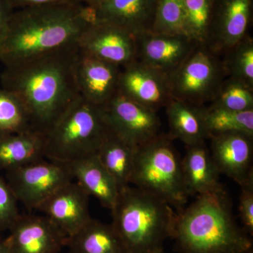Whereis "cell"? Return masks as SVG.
I'll return each instance as SVG.
<instances>
[{
	"label": "cell",
	"instance_id": "1",
	"mask_svg": "<svg viewBox=\"0 0 253 253\" xmlns=\"http://www.w3.org/2000/svg\"><path fill=\"white\" fill-rule=\"evenodd\" d=\"M78 45L6 67L0 76L3 89L17 96L32 129L45 135L80 96L76 83Z\"/></svg>",
	"mask_w": 253,
	"mask_h": 253
},
{
	"label": "cell",
	"instance_id": "2",
	"mask_svg": "<svg viewBox=\"0 0 253 253\" xmlns=\"http://www.w3.org/2000/svg\"><path fill=\"white\" fill-rule=\"evenodd\" d=\"M94 22L93 8L81 3L20 8L0 44V61L10 67L78 45L82 33Z\"/></svg>",
	"mask_w": 253,
	"mask_h": 253
},
{
	"label": "cell",
	"instance_id": "3",
	"mask_svg": "<svg viewBox=\"0 0 253 253\" xmlns=\"http://www.w3.org/2000/svg\"><path fill=\"white\" fill-rule=\"evenodd\" d=\"M176 213L172 239L178 253H253V237L238 224L225 189L198 196Z\"/></svg>",
	"mask_w": 253,
	"mask_h": 253
},
{
	"label": "cell",
	"instance_id": "4",
	"mask_svg": "<svg viewBox=\"0 0 253 253\" xmlns=\"http://www.w3.org/2000/svg\"><path fill=\"white\" fill-rule=\"evenodd\" d=\"M111 213L126 253H154L172 239L176 214L172 206L138 188L121 190Z\"/></svg>",
	"mask_w": 253,
	"mask_h": 253
},
{
	"label": "cell",
	"instance_id": "5",
	"mask_svg": "<svg viewBox=\"0 0 253 253\" xmlns=\"http://www.w3.org/2000/svg\"><path fill=\"white\" fill-rule=\"evenodd\" d=\"M111 131L104 107L80 95L44 135V157L69 163L96 154Z\"/></svg>",
	"mask_w": 253,
	"mask_h": 253
},
{
	"label": "cell",
	"instance_id": "6",
	"mask_svg": "<svg viewBox=\"0 0 253 253\" xmlns=\"http://www.w3.org/2000/svg\"><path fill=\"white\" fill-rule=\"evenodd\" d=\"M169 136L160 134L136 149L130 184L157 196L176 211L190 196L183 172L182 159Z\"/></svg>",
	"mask_w": 253,
	"mask_h": 253
},
{
	"label": "cell",
	"instance_id": "7",
	"mask_svg": "<svg viewBox=\"0 0 253 253\" xmlns=\"http://www.w3.org/2000/svg\"><path fill=\"white\" fill-rule=\"evenodd\" d=\"M168 77L172 99L206 106L212 102L226 76L220 57L199 44Z\"/></svg>",
	"mask_w": 253,
	"mask_h": 253
},
{
	"label": "cell",
	"instance_id": "8",
	"mask_svg": "<svg viewBox=\"0 0 253 253\" xmlns=\"http://www.w3.org/2000/svg\"><path fill=\"white\" fill-rule=\"evenodd\" d=\"M6 179L18 201L32 211L74 178L69 163L42 160L8 171Z\"/></svg>",
	"mask_w": 253,
	"mask_h": 253
},
{
	"label": "cell",
	"instance_id": "9",
	"mask_svg": "<svg viewBox=\"0 0 253 253\" xmlns=\"http://www.w3.org/2000/svg\"><path fill=\"white\" fill-rule=\"evenodd\" d=\"M103 107L111 129L136 147L161 134V122L157 112L119 92Z\"/></svg>",
	"mask_w": 253,
	"mask_h": 253
},
{
	"label": "cell",
	"instance_id": "10",
	"mask_svg": "<svg viewBox=\"0 0 253 253\" xmlns=\"http://www.w3.org/2000/svg\"><path fill=\"white\" fill-rule=\"evenodd\" d=\"M253 11V0H215L206 46L220 57L249 34Z\"/></svg>",
	"mask_w": 253,
	"mask_h": 253
},
{
	"label": "cell",
	"instance_id": "11",
	"mask_svg": "<svg viewBox=\"0 0 253 253\" xmlns=\"http://www.w3.org/2000/svg\"><path fill=\"white\" fill-rule=\"evenodd\" d=\"M80 52L125 67L136 61L134 36L111 23L95 22L82 33Z\"/></svg>",
	"mask_w": 253,
	"mask_h": 253
},
{
	"label": "cell",
	"instance_id": "12",
	"mask_svg": "<svg viewBox=\"0 0 253 253\" xmlns=\"http://www.w3.org/2000/svg\"><path fill=\"white\" fill-rule=\"evenodd\" d=\"M118 92L156 112L172 99L168 75L138 61L121 70Z\"/></svg>",
	"mask_w": 253,
	"mask_h": 253
},
{
	"label": "cell",
	"instance_id": "13",
	"mask_svg": "<svg viewBox=\"0 0 253 253\" xmlns=\"http://www.w3.org/2000/svg\"><path fill=\"white\" fill-rule=\"evenodd\" d=\"M9 231L11 253H59L68 238L46 216L20 215Z\"/></svg>",
	"mask_w": 253,
	"mask_h": 253
},
{
	"label": "cell",
	"instance_id": "14",
	"mask_svg": "<svg viewBox=\"0 0 253 253\" xmlns=\"http://www.w3.org/2000/svg\"><path fill=\"white\" fill-rule=\"evenodd\" d=\"M136 61L168 75L191 54L197 42L187 36L147 32L134 36Z\"/></svg>",
	"mask_w": 253,
	"mask_h": 253
},
{
	"label": "cell",
	"instance_id": "15",
	"mask_svg": "<svg viewBox=\"0 0 253 253\" xmlns=\"http://www.w3.org/2000/svg\"><path fill=\"white\" fill-rule=\"evenodd\" d=\"M209 139L210 152L219 174L229 176L239 186L253 178V136L231 132Z\"/></svg>",
	"mask_w": 253,
	"mask_h": 253
},
{
	"label": "cell",
	"instance_id": "16",
	"mask_svg": "<svg viewBox=\"0 0 253 253\" xmlns=\"http://www.w3.org/2000/svg\"><path fill=\"white\" fill-rule=\"evenodd\" d=\"M89 199V195L77 181H71L50 196L38 210L71 236L91 219Z\"/></svg>",
	"mask_w": 253,
	"mask_h": 253
},
{
	"label": "cell",
	"instance_id": "17",
	"mask_svg": "<svg viewBox=\"0 0 253 253\" xmlns=\"http://www.w3.org/2000/svg\"><path fill=\"white\" fill-rule=\"evenodd\" d=\"M121 73L120 66L80 52L76 68L80 94L93 104L104 106L118 92Z\"/></svg>",
	"mask_w": 253,
	"mask_h": 253
},
{
	"label": "cell",
	"instance_id": "18",
	"mask_svg": "<svg viewBox=\"0 0 253 253\" xmlns=\"http://www.w3.org/2000/svg\"><path fill=\"white\" fill-rule=\"evenodd\" d=\"M156 3L157 0H104L93 8L95 22L111 23L134 36L152 32Z\"/></svg>",
	"mask_w": 253,
	"mask_h": 253
},
{
	"label": "cell",
	"instance_id": "19",
	"mask_svg": "<svg viewBox=\"0 0 253 253\" xmlns=\"http://www.w3.org/2000/svg\"><path fill=\"white\" fill-rule=\"evenodd\" d=\"M182 159L183 172L190 196L216 194L224 191L219 171L205 142L187 145Z\"/></svg>",
	"mask_w": 253,
	"mask_h": 253
},
{
	"label": "cell",
	"instance_id": "20",
	"mask_svg": "<svg viewBox=\"0 0 253 253\" xmlns=\"http://www.w3.org/2000/svg\"><path fill=\"white\" fill-rule=\"evenodd\" d=\"M73 178L103 207L113 211L120 189L114 178L101 164L97 154H91L69 163Z\"/></svg>",
	"mask_w": 253,
	"mask_h": 253
},
{
	"label": "cell",
	"instance_id": "21",
	"mask_svg": "<svg viewBox=\"0 0 253 253\" xmlns=\"http://www.w3.org/2000/svg\"><path fill=\"white\" fill-rule=\"evenodd\" d=\"M44 134L34 130L0 133V172L44 160Z\"/></svg>",
	"mask_w": 253,
	"mask_h": 253
},
{
	"label": "cell",
	"instance_id": "22",
	"mask_svg": "<svg viewBox=\"0 0 253 253\" xmlns=\"http://www.w3.org/2000/svg\"><path fill=\"white\" fill-rule=\"evenodd\" d=\"M180 100L172 99L166 109L169 132L168 136L187 145L205 142L208 139L204 119V108Z\"/></svg>",
	"mask_w": 253,
	"mask_h": 253
},
{
	"label": "cell",
	"instance_id": "23",
	"mask_svg": "<svg viewBox=\"0 0 253 253\" xmlns=\"http://www.w3.org/2000/svg\"><path fill=\"white\" fill-rule=\"evenodd\" d=\"M69 253H126L112 224L91 218L76 234L68 236Z\"/></svg>",
	"mask_w": 253,
	"mask_h": 253
},
{
	"label": "cell",
	"instance_id": "24",
	"mask_svg": "<svg viewBox=\"0 0 253 253\" xmlns=\"http://www.w3.org/2000/svg\"><path fill=\"white\" fill-rule=\"evenodd\" d=\"M136 149L111 129L96 153L101 164L114 178L120 191L130 184Z\"/></svg>",
	"mask_w": 253,
	"mask_h": 253
},
{
	"label": "cell",
	"instance_id": "25",
	"mask_svg": "<svg viewBox=\"0 0 253 253\" xmlns=\"http://www.w3.org/2000/svg\"><path fill=\"white\" fill-rule=\"evenodd\" d=\"M204 119L208 139L231 132L244 133L253 136V110L236 111L205 106Z\"/></svg>",
	"mask_w": 253,
	"mask_h": 253
},
{
	"label": "cell",
	"instance_id": "26",
	"mask_svg": "<svg viewBox=\"0 0 253 253\" xmlns=\"http://www.w3.org/2000/svg\"><path fill=\"white\" fill-rule=\"evenodd\" d=\"M221 56L226 77L243 82L253 88V38L247 35Z\"/></svg>",
	"mask_w": 253,
	"mask_h": 253
},
{
	"label": "cell",
	"instance_id": "27",
	"mask_svg": "<svg viewBox=\"0 0 253 253\" xmlns=\"http://www.w3.org/2000/svg\"><path fill=\"white\" fill-rule=\"evenodd\" d=\"M215 0H183L186 36L206 45Z\"/></svg>",
	"mask_w": 253,
	"mask_h": 253
},
{
	"label": "cell",
	"instance_id": "28",
	"mask_svg": "<svg viewBox=\"0 0 253 253\" xmlns=\"http://www.w3.org/2000/svg\"><path fill=\"white\" fill-rule=\"evenodd\" d=\"M209 106L236 111L253 110V88L226 77Z\"/></svg>",
	"mask_w": 253,
	"mask_h": 253
},
{
	"label": "cell",
	"instance_id": "29",
	"mask_svg": "<svg viewBox=\"0 0 253 253\" xmlns=\"http://www.w3.org/2000/svg\"><path fill=\"white\" fill-rule=\"evenodd\" d=\"M33 130L28 113L14 93L0 88V133Z\"/></svg>",
	"mask_w": 253,
	"mask_h": 253
},
{
	"label": "cell",
	"instance_id": "30",
	"mask_svg": "<svg viewBox=\"0 0 253 253\" xmlns=\"http://www.w3.org/2000/svg\"><path fill=\"white\" fill-rule=\"evenodd\" d=\"M152 32L186 36L183 0H157Z\"/></svg>",
	"mask_w": 253,
	"mask_h": 253
},
{
	"label": "cell",
	"instance_id": "31",
	"mask_svg": "<svg viewBox=\"0 0 253 253\" xmlns=\"http://www.w3.org/2000/svg\"><path fill=\"white\" fill-rule=\"evenodd\" d=\"M18 202L7 181L0 176V230H9L21 215Z\"/></svg>",
	"mask_w": 253,
	"mask_h": 253
},
{
	"label": "cell",
	"instance_id": "32",
	"mask_svg": "<svg viewBox=\"0 0 253 253\" xmlns=\"http://www.w3.org/2000/svg\"><path fill=\"white\" fill-rule=\"evenodd\" d=\"M239 197V216L242 227L253 236V178L242 184Z\"/></svg>",
	"mask_w": 253,
	"mask_h": 253
},
{
	"label": "cell",
	"instance_id": "33",
	"mask_svg": "<svg viewBox=\"0 0 253 253\" xmlns=\"http://www.w3.org/2000/svg\"><path fill=\"white\" fill-rule=\"evenodd\" d=\"M15 8L11 0H0V44L4 39Z\"/></svg>",
	"mask_w": 253,
	"mask_h": 253
},
{
	"label": "cell",
	"instance_id": "34",
	"mask_svg": "<svg viewBox=\"0 0 253 253\" xmlns=\"http://www.w3.org/2000/svg\"><path fill=\"white\" fill-rule=\"evenodd\" d=\"M15 9L38 5L60 4V3H80L78 0H11Z\"/></svg>",
	"mask_w": 253,
	"mask_h": 253
},
{
	"label": "cell",
	"instance_id": "35",
	"mask_svg": "<svg viewBox=\"0 0 253 253\" xmlns=\"http://www.w3.org/2000/svg\"><path fill=\"white\" fill-rule=\"evenodd\" d=\"M81 4L85 5V6H90V7L94 8L98 5L102 3L104 0H78Z\"/></svg>",
	"mask_w": 253,
	"mask_h": 253
},
{
	"label": "cell",
	"instance_id": "36",
	"mask_svg": "<svg viewBox=\"0 0 253 253\" xmlns=\"http://www.w3.org/2000/svg\"><path fill=\"white\" fill-rule=\"evenodd\" d=\"M0 253H11L6 239H2L0 238Z\"/></svg>",
	"mask_w": 253,
	"mask_h": 253
},
{
	"label": "cell",
	"instance_id": "37",
	"mask_svg": "<svg viewBox=\"0 0 253 253\" xmlns=\"http://www.w3.org/2000/svg\"><path fill=\"white\" fill-rule=\"evenodd\" d=\"M154 253H167L165 252L164 249L161 250V251H158L157 252Z\"/></svg>",
	"mask_w": 253,
	"mask_h": 253
}]
</instances>
